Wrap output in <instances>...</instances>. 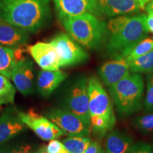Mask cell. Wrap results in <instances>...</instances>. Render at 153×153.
I'll return each mask as SVG.
<instances>
[{
    "label": "cell",
    "instance_id": "cell-24",
    "mask_svg": "<svg viewBox=\"0 0 153 153\" xmlns=\"http://www.w3.org/2000/svg\"><path fill=\"white\" fill-rule=\"evenodd\" d=\"M134 126L136 128L145 134L153 132V112L144 116H139L134 120Z\"/></svg>",
    "mask_w": 153,
    "mask_h": 153
},
{
    "label": "cell",
    "instance_id": "cell-4",
    "mask_svg": "<svg viewBox=\"0 0 153 153\" xmlns=\"http://www.w3.org/2000/svg\"><path fill=\"white\" fill-rule=\"evenodd\" d=\"M109 88L116 109L120 114L128 116L140 108L144 94V81L140 74H129Z\"/></svg>",
    "mask_w": 153,
    "mask_h": 153
},
{
    "label": "cell",
    "instance_id": "cell-6",
    "mask_svg": "<svg viewBox=\"0 0 153 153\" xmlns=\"http://www.w3.org/2000/svg\"><path fill=\"white\" fill-rule=\"evenodd\" d=\"M88 97L90 116H101L115 125L116 117L109 97L102 84L94 76L88 79Z\"/></svg>",
    "mask_w": 153,
    "mask_h": 153
},
{
    "label": "cell",
    "instance_id": "cell-13",
    "mask_svg": "<svg viewBox=\"0 0 153 153\" xmlns=\"http://www.w3.org/2000/svg\"><path fill=\"white\" fill-rule=\"evenodd\" d=\"M101 79L106 87H111L130 74L129 62L124 57L108 61L99 69Z\"/></svg>",
    "mask_w": 153,
    "mask_h": 153
},
{
    "label": "cell",
    "instance_id": "cell-33",
    "mask_svg": "<svg viewBox=\"0 0 153 153\" xmlns=\"http://www.w3.org/2000/svg\"><path fill=\"white\" fill-rule=\"evenodd\" d=\"M30 153H48V152H47L46 148H45V146H43V147H42V148H40L39 150L36 151V152H30Z\"/></svg>",
    "mask_w": 153,
    "mask_h": 153
},
{
    "label": "cell",
    "instance_id": "cell-28",
    "mask_svg": "<svg viewBox=\"0 0 153 153\" xmlns=\"http://www.w3.org/2000/svg\"><path fill=\"white\" fill-rule=\"evenodd\" d=\"M128 153H153V148L145 143L133 144Z\"/></svg>",
    "mask_w": 153,
    "mask_h": 153
},
{
    "label": "cell",
    "instance_id": "cell-25",
    "mask_svg": "<svg viewBox=\"0 0 153 153\" xmlns=\"http://www.w3.org/2000/svg\"><path fill=\"white\" fill-rule=\"evenodd\" d=\"M147 79V91L144 101L145 111L153 112V72L148 74Z\"/></svg>",
    "mask_w": 153,
    "mask_h": 153
},
{
    "label": "cell",
    "instance_id": "cell-34",
    "mask_svg": "<svg viewBox=\"0 0 153 153\" xmlns=\"http://www.w3.org/2000/svg\"><path fill=\"white\" fill-rule=\"evenodd\" d=\"M99 153H107L106 151H104V150H100V152H99Z\"/></svg>",
    "mask_w": 153,
    "mask_h": 153
},
{
    "label": "cell",
    "instance_id": "cell-18",
    "mask_svg": "<svg viewBox=\"0 0 153 153\" xmlns=\"http://www.w3.org/2000/svg\"><path fill=\"white\" fill-rule=\"evenodd\" d=\"M24 58L22 47L12 48L0 45V74L11 78L17 62Z\"/></svg>",
    "mask_w": 153,
    "mask_h": 153
},
{
    "label": "cell",
    "instance_id": "cell-3",
    "mask_svg": "<svg viewBox=\"0 0 153 153\" xmlns=\"http://www.w3.org/2000/svg\"><path fill=\"white\" fill-rule=\"evenodd\" d=\"M61 22L69 35L87 49H98L107 39V24L94 14L61 19Z\"/></svg>",
    "mask_w": 153,
    "mask_h": 153
},
{
    "label": "cell",
    "instance_id": "cell-26",
    "mask_svg": "<svg viewBox=\"0 0 153 153\" xmlns=\"http://www.w3.org/2000/svg\"><path fill=\"white\" fill-rule=\"evenodd\" d=\"M31 150V146L28 144L16 146H3L0 147V153H30Z\"/></svg>",
    "mask_w": 153,
    "mask_h": 153
},
{
    "label": "cell",
    "instance_id": "cell-2",
    "mask_svg": "<svg viewBox=\"0 0 153 153\" xmlns=\"http://www.w3.org/2000/svg\"><path fill=\"white\" fill-rule=\"evenodd\" d=\"M107 53L116 57H126L132 48L149 33L147 15L115 17L107 24Z\"/></svg>",
    "mask_w": 153,
    "mask_h": 153
},
{
    "label": "cell",
    "instance_id": "cell-7",
    "mask_svg": "<svg viewBox=\"0 0 153 153\" xmlns=\"http://www.w3.org/2000/svg\"><path fill=\"white\" fill-rule=\"evenodd\" d=\"M60 58V67L75 65L85 62L89 55L71 36L59 33L51 41Z\"/></svg>",
    "mask_w": 153,
    "mask_h": 153
},
{
    "label": "cell",
    "instance_id": "cell-5",
    "mask_svg": "<svg viewBox=\"0 0 153 153\" xmlns=\"http://www.w3.org/2000/svg\"><path fill=\"white\" fill-rule=\"evenodd\" d=\"M64 106L65 110L90 124L88 79L85 76H79L68 88L64 99Z\"/></svg>",
    "mask_w": 153,
    "mask_h": 153
},
{
    "label": "cell",
    "instance_id": "cell-19",
    "mask_svg": "<svg viewBox=\"0 0 153 153\" xmlns=\"http://www.w3.org/2000/svg\"><path fill=\"white\" fill-rule=\"evenodd\" d=\"M133 139L123 132L111 131L106 139L107 153H128L133 145Z\"/></svg>",
    "mask_w": 153,
    "mask_h": 153
},
{
    "label": "cell",
    "instance_id": "cell-15",
    "mask_svg": "<svg viewBox=\"0 0 153 153\" xmlns=\"http://www.w3.org/2000/svg\"><path fill=\"white\" fill-rule=\"evenodd\" d=\"M101 14L108 17L135 14L140 10L137 0H99Z\"/></svg>",
    "mask_w": 153,
    "mask_h": 153
},
{
    "label": "cell",
    "instance_id": "cell-1",
    "mask_svg": "<svg viewBox=\"0 0 153 153\" xmlns=\"http://www.w3.org/2000/svg\"><path fill=\"white\" fill-rule=\"evenodd\" d=\"M0 19L36 33L51 22L50 0H0Z\"/></svg>",
    "mask_w": 153,
    "mask_h": 153
},
{
    "label": "cell",
    "instance_id": "cell-32",
    "mask_svg": "<svg viewBox=\"0 0 153 153\" xmlns=\"http://www.w3.org/2000/svg\"><path fill=\"white\" fill-rule=\"evenodd\" d=\"M145 9H146V10L148 13H153V0H152V1L146 6Z\"/></svg>",
    "mask_w": 153,
    "mask_h": 153
},
{
    "label": "cell",
    "instance_id": "cell-17",
    "mask_svg": "<svg viewBox=\"0 0 153 153\" xmlns=\"http://www.w3.org/2000/svg\"><path fill=\"white\" fill-rule=\"evenodd\" d=\"M68 74L60 70H43L38 74L37 90L43 97H48L67 78Z\"/></svg>",
    "mask_w": 153,
    "mask_h": 153
},
{
    "label": "cell",
    "instance_id": "cell-29",
    "mask_svg": "<svg viewBox=\"0 0 153 153\" xmlns=\"http://www.w3.org/2000/svg\"><path fill=\"white\" fill-rule=\"evenodd\" d=\"M101 150L100 144L97 141H94V142H91L84 153H99Z\"/></svg>",
    "mask_w": 153,
    "mask_h": 153
},
{
    "label": "cell",
    "instance_id": "cell-9",
    "mask_svg": "<svg viewBox=\"0 0 153 153\" xmlns=\"http://www.w3.org/2000/svg\"><path fill=\"white\" fill-rule=\"evenodd\" d=\"M18 114L25 125L43 140L57 139L65 134L49 118L39 115L35 110L30 109L26 113L19 111Z\"/></svg>",
    "mask_w": 153,
    "mask_h": 153
},
{
    "label": "cell",
    "instance_id": "cell-31",
    "mask_svg": "<svg viewBox=\"0 0 153 153\" xmlns=\"http://www.w3.org/2000/svg\"><path fill=\"white\" fill-rule=\"evenodd\" d=\"M137 1H138V2L140 4L141 9H145L146 6L150 3L152 0H137Z\"/></svg>",
    "mask_w": 153,
    "mask_h": 153
},
{
    "label": "cell",
    "instance_id": "cell-10",
    "mask_svg": "<svg viewBox=\"0 0 153 153\" xmlns=\"http://www.w3.org/2000/svg\"><path fill=\"white\" fill-rule=\"evenodd\" d=\"M59 18H70L85 14L101 16L99 0H53Z\"/></svg>",
    "mask_w": 153,
    "mask_h": 153
},
{
    "label": "cell",
    "instance_id": "cell-20",
    "mask_svg": "<svg viewBox=\"0 0 153 153\" xmlns=\"http://www.w3.org/2000/svg\"><path fill=\"white\" fill-rule=\"evenodd\" d=\"M129 69L133 73H152L153 50L130 62Z\"/></svg>",
    "mask_w": 153,
    "mask_h": 153
},
{
    "label": "cell",
    "instance_id": "cell-16",
    "mask_svg": "<svg viewBox=\"0 0 153 153\" xmlns=\"http://www.w3.org/2000/svg\"><path fill=\"white\" fill-rule=\"evenodd\" d=\"M28 32L0 19V45L16 48L27 43Z\"/></svg>",
    "mask_w": 153,
    "mask_h": 153
},
{
    "label": "cell",
    "instance_id": "cell-14",
    "mask_svg": "<svg viewBox=\"0 0 153 153\" xmlns=\"http://www.w3.org/2000/svg\"><path fill=\"white\" fill-rule=\"evenodd\" d=\"M18 111L9 108L0 117V145L26 129V126L20 119Z\"/></svg>",
    "mask_w": 153,
    "mask_h": 153
},
{
    "label": "cell",
    "instance_id": "cell-22",
    "mask_svg": "<svg viewBox=\"0 0 153 153\" xmlns=\"http://www.w3.org/2000/svg\"><path fill=\"white\" fill-rule=\"evenodd\" d=\"M16 89L7 76L0 74V105L13 104Z\"/></svg>",
    "mask_w": 153,
    "mask_h": 153
},
{
    "label": "cell",
    "instance_id": "cell-30",
    "mask_svg": "<svg viewBox=\"0 0 153 153\" xmlns=\"http://www.w3.org/2000/svg\"><path fill=\"white\" fill-rule=\"evenodd\" d=\"M147 16V26H148L149 32L153 33V13H148Z\"/></svg>",
    "mask_w": 153,
    "mask_h": 153
},
{
    "label": "cell",
    "instance_id": "cell-8",
    "mask_svg": "<svg viewBox=\"0 0 153 153\" xmlns=\"http://www.w3.org/2000/svg\"><path fill=\"white\" fill-rule=\"evenodd\" d=\"M46 116L70 136L87 137L90 133V124L65 109L53 108L46 113Z\"/></svg>",
    "mask_w": 153,
    "mask_h": 153
},
{
    "label": "cell",
    "instance_id": "cell-27",
    "mask_svg": "<svg viewBox=\"0 0 153 153\" xmlns=\"http://www.w3.org/2000/svg\"><path fill=\"white\" fill-rule=\"evenodd\" d=\"M45 148L48 153H69L64 144L56 139L50 140Z\"/></svg>",
    "mask_w": 153,
    "mask_h": 153
},
{
    "label": "cell",
    "instance_id": "cell-12",
    "mask_svg": "<svg viewBox=\"0 0 153 153\" xmlns=\"http://www.w3.org/2000/svg\"><path fill=\"white\" fill-rule=\"evenodd\" d=\"M11 79L16 89L22 94H32L34 91L33 62L25 57L17 62L11 74Z\"/></svg>",
    "mask_w": 153,
    "mask_h": 153
},
{
    "label": "cell",
    "instance_id": "cell-23",
    "mask_svg": "<svg viewBox=\"0 0 153 153\" xmlns=\"http://www.w3.org/2000/svg\"><path fill=\"white\" fill-rule=\"evenodd\" d=\"M153 50V38H145L134 46L126 57L129 63Z\"/></svg>",
    "mask_w": 153,
    "mask_h": 153
},
{
    "label": "cell",
    "instance_id": "cell-11",
    "mask_svg": "<svg viewBox=\"0 0 153 153\" xmlns=\"http://www.w3.org/2000/svg\"><path fill=\"white\" fill-rule=\"evenodd\" d=\"M30 53L35 62L42 70H57L60 68L59 55L53 44L38 42L28 47Z\"/></svg>",
    "mask_w": 153,
    "mask_h": 153
},
{
    "label": "cell",
    "instance_id": "cell-21",
    "mask_svg": "<svg viewBox=\"0 0 153 153\" xmlns=\"http://www.w3.org/2000/svg\"><path fill=\"white\" fill-rule=\"evenodd\" d=\"M91 142L87 137L70 136L63 140L62 143L69 153H84Z\"/></svg>",
    "mask_w": 153,
    "mask_h": 153
}]
</instances>
